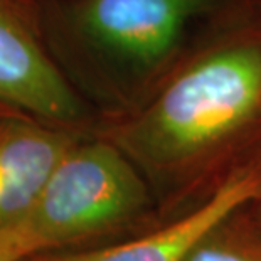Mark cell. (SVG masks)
<instances>
[{
    "label": "cell",
    "mask_w": 261,
    "mask_h": 261,
    "mask_svg": "<svg viewBox=\"0 0 261 261\" xmlns=\"http://www.w3.org/2000/svg\"><path fill=\"white\" fill-rule=\"evenodd\" d=\"M241 14L261 20V0H241Z\"/></svg>",
    "instance_id": "9c48e42d"
},
{
    "label": "cell",
    "mask_w": 261,
    "mask_h": 261,
    "mask_svg": "<svg viewBox=\"0 0 261 261\" xmlns=\"http://www.w3.org/2000/svg\"><path fill=\"white\" fill-rule=\"evenodd\" d=\"M182 261H261V234L249 204L211 227Z\"/></svg>",
    "instance_id": "52a82bcc"
},
{
    "label": "cell",
    "mask_w": 261,
    "mask_h": 261,
    "mask_svg": "<svg viewBox=\"0 0 261 261\" xmlns=\"http://www.w3.org/2000/svg\"><path fill=\"white\" fill-rule=\"evenodd\" d=\"M261 194V150L221 179L201 201L126 240L81 249L32 253L17 261H182L194 244Z\"/></svg>",
    "instance_id": "5b68a950"
},
{
    "label": "cell",
    "mask_w": 261,
    "mask_h": 261,
    "mask_svg": "<svg viewBox=\"0 0 261 261\" xmlns=\"http://www.w3.org/2000/svg\"><path fill=\"white\" fill-rule=\"evenodd\" d=\"M85 137L0 105V231L25 219L61 160Z\"/></svg>",
    "instance_id": "8992f818"
},
{
    "label": "cell",
    "mask_w": 261,
    "mask_h": 261,
    "mask_svg": "<svg viewBox=\"0 0 261 261\" xmlns=\"http://www.w3.org/2000/svg\"><path fill=\"white\" fill-rule=\"evenodd\" d=\"M148 180L101 135L66 153L17 229L32 253L81 249L126 240L162 223Z\"/></svg>",
    "instance_id": "3957f363"
},
{
    "label": "cell",
    "mask_w": 261,
    "mask_h": 261,
    "mask_svg": "<svg viewBox=\"0 0 261 261\" xmlns=\"http://www.w3.org/2000/svg\"><path fill=\"white\" fill-rule=\"evenodd\" d=\"M249 213H251L254 223H256V227L261 234V194L258 197H254L251 202H249Z\"/></svg>",
    "instance_id": "30bf717a"
},
{
    "label": "cell",
    "mask_w": 261,
    "mask_h": 261,
    "mask_svg": "<svg viewBox=\"0 0 261 261\" xmlns=\"http://www.w3.org/2000/svg\"><path fill=\"white\" fill-rule=\"evenodd\" d=\"M126 153L162 216L201 201L261 150V20L238 15L132 113L99 126Z\"/></svg>",
    "instance_id": "6da1fadb"
},
{
    "label": "cell",
    "mask_w": 261,
    "mask_h": 261,
    "mask_svg": "<svg viewBox=\"0 0 261 261\" xmlns=\"http://www.w3.org/2000/svg\"><path fill=\"white\" fill-rule=\"evenodd\" d=\"M27 254H32L31 244L17 227L0 231V261H17Z\"/></svg>",
    "instance_id": "ba28073f"
},
{
    "label": "cell",
    "mask_w": 261,
    "mask_h": 261,
    "mask_svg": "<svg viewBox=\"0 0 261 261\" xmlns=\"http://www.w3.org/2000/svg\"><path fill=\"white\" fill-rule=\"evenodd\" d=\"M37 9L49 54L103 125L140 107L241 14V0H37Z\"/></svg>",
    "instance_id": "7a4b0ae2"
},
{
    "label": "cell",
    "mask_w": 261,
    "mask_h": 261,
    "mask_svg": "<svg viewBox=\"0 0 261 261\" xmlns=\"http://www.w3.org/2000/svg\"><path fill=\"white\" fill-rule=\"evenodd\" d=\"M0 105L85 135L101 125L49 54L37 0H0Z\"/></svg>",
    "instance_id": "277c9868"
}]
</instances>
